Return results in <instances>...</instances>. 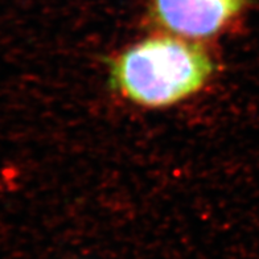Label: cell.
I'll return each mask as SVG.
<instances>
[{
  "instance_id": "2",
  "label": "cell",
  "mask_w": 259,
  "mask_h": 259,
  "mask_svg": "<svg viewBox=\"0 0 259 259\" xmlns=\"http://www.w3.org/2000/svg\"><path fill=\"white\" fill-rule=\"evenodd\" d=\"M246 7L247 0H150L148 12L165 33L197 41L225 31Z\"/></svg>"
},
{
  "instance_id": "1",
  "label": "cell",
  "mask_w": 259,
  "mask_h": 259,
  "mask_svg": "<svg viewBox=\"0 0 259 259\" xmlns=\"http://www.w3.org/2000/svg\"><path fill=\"white\" fill-rule=\"evenodd\" d=\"M214 62L197 41L164 34L123 51L110 65L116 93L144 107H167L193 96L208 82Z\"/></svg>"
}]
</instances>
